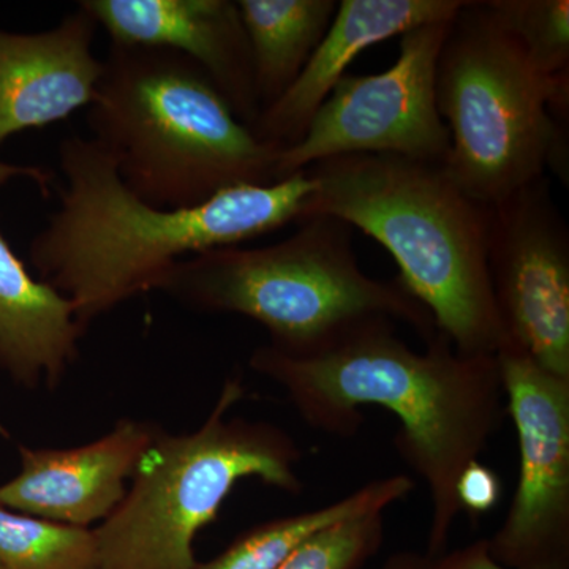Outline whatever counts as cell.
I'll return each mask as SVG.
<instances>
[{
    "mask_svg": "<svg viewBox=\"0 0 569 569\" xmlns=\"http://www.w3.org/2000/svg\"><path fill=\"white\" fill-rule=\"evenodd\" d=\"M395 325L367 321L309 355L261 346L249 366L287 392L307 426L329 436H356L362 408L391 411L400 426L397 455L429 490L426 552L440 553L462 512L460 473L503 426L507 399L497 356L459 353L441 332L419 353L397 337Z\"/></svg>",
    "mask_w": 569,
    "mask_h": 569,
    "instance_id": "obj_1",
    "label": "cell"
},
{
    "mask_svg": "<svg viewBox=\"0 0 569 569\" xmlns=\"http://www.w3.org/2000/svg\"><path fill=\"white\" fill-rule=\"evenodd\" d=\"M59 206L29 244L37 279L93 320L138 296L159 291L164 276L190 257L241 246L301 219L312 176L301 171L268 186H239L189 209L146 203L122 181L92 138L59 144Z\"/></svg>",
    "mask_w": 569,
    "mask_h": 569,
    "instance_id": "obj_2",
    "label": "cell"
},
{
    "mask_svg": "<svg viewBox=\"0 0 569 569\" xmlns=\"http://www.w3.org/2000/svg\"><path fill=\"white\" fill-rule=\"evenodd\" d=\"M305 171L316 190L299 220L335 217L376 239L459 353L497 356L507 346L490 288L488 209L456 186L443 163L356 153Z\"/></svg>",
    "mask_w": 569,
    "mask_h": 569,
    "instance_id": "obj_3",
    "label": "cell"
},
{
    "mask_svg": "<svg viewBox=\"0 0 569 569\" xmlns=\"http://www.w3.org/2000/svg\"><path fill=\"white\" fill-rule=\"evenodd\" d=\"M103 66L91 138L142 201L189 209L231 187L276 182L283 149L258 140L189 58L110 43Z\"/></svg>",
    "mask_w": 569,
    "mask_h": 569,
    "instance_id": "obj_4",
    "label": "cell"
},
{
    "mask_svg": "<svg viewBox=\"0 0 569 569\" xmlns=\"http://www.w3.org/2000/svg\"><path fill=\"white\" fill-rule=\"evenodd\" d=\"M293 234L263 247L228 246L190 254L170 269L159 291L201 313L257 321L269 347L309 355L367 321L406 325L425 343L433 317L399 279L367 276L353 250V228L335 217L299 220Z\"/></svg>",
    "mask_w": 569,
    "mask_h": 569,
    "instance_id": "obj_5",
    "label": "cell"
},
{
    "mask_svg": "<svg viewBox=\"0 0 569 569\" xmlns=\"http://www.w3.org/2000/svg\"><path fill=\"white\" fill-rule=\"evenodd\" d=\"M436 102L451 137L445 171L471 200L496 204L548 170L568 183L569 81L541 77L485 0L449 22Z\"/></svg>",
    "mask_w": 569,
    "mask_h": 569,
    "instance_id": "obj_6",
    "label": "cell"
},
{
    "mask_svg": "<svg viewBox=\"0 0 569 569\" xmlns=\"http://www.w3.org/2000/svg\"><path fill=\"white\" fill-rule=\"evenodd\" d=\"M242 396L241 380L230 378L200 429L168 433L160 427L121 505L93 529L96 569H194V539L239 481L254 478L291 496L302 492V451L290 433L227 418Z\"/></svg>",
    "mask_w": 569,
    "mask_h": 569,
    "instance_id": "obj_7",
    "label": "cell"
},
{
    "mask_svg": "<svg viewBox=\"0 0 569 569\" xmlns=\"http://www.w3.org/2000/svg\"><path fill=\"white\" fill-rule=\"evenodd\" d=\"M451 20L403 33L396 62L381 73L337 82L305 137L280 152L276 182L356 153L445 163L451 137L437 110L436 70Z\"/></svg>",
    "mask_w": 569,
    "mask_h": 569,
    "instance_id": "obj_8",
    "label": "cell"
},
{
    "mask_svg": "<svg viewBox=\"0 0 569 569\" xmlns=\"http://www.w3.org/2000/svg\"><path fill=\"white\" fill-rule=\"evenodd\" d=\"M507 413L519 443V481L488 539L507 569H569V378L541 369L519 348L497 353Z\"/></svg>",
    "mask_w": 569,
    "mask_h": 569,
    "instance_id": "obj_9",
    "label": "cell"
},
{
    "mask_svg": "<svg viewBox=\"0 0 569 569\" xmlns=\"http://www.w3.org/2000/svg\"><path fill=\"white\" fill-rule=\"evenodd\" d=\"M486 209L490 288L507 346L569 378V228L548 176Z\"/></svg>",
    "mask_w": 569,
    "mask_h": 569,
    "instance_id": "obj_10",
    "label": "cell"
},
{
    "mask_svg": "<svg viewBox=\"0 0 569 569\" xmlns=\"http://www.w3.org/2000/svg\"><path fill=\"white\" fill-rule=\"evenodd\" d=\"M123 47L160 48L186 56L208 73L234 114L252 127L260 116L252 52L234 0H81Z\"/></svg>",
    "mask_w": 569,
    "mask_h": 569,
    "instance_id": "obj_11",
    "label": "cell"
},
{
    "mask_svg": "<svg viewBox=\"0 0 569 569\" xmlns=\"http://www.w3.org/2000/svg\"><path fill=\"white\" fill-rule=\"evenodd\" d=\"M160 427L121 419L111 432L77 448L20 447L21 470L0 486L3 507L33 518L91 529L110 518Z\"/></svg>",
    "mask_w": 569,
    "mask_h": 569,
    "instance_id": "obj_12",
    "label": "cell"
},
{
    "mask_svg": "<svg viewBox=\"0 0 569 569\" xmlns=\"http://www.w3.org/2000/svg\"><path fill=\"white\" fill-rule=\"evenodd\" d=\"M97 31L80 2L48 31L0 29V144L24 130L66 121L96 100L104 70L92 50Z\"/></svg>",
    "mask_w": 569,
    "mask_h": 569,
    "instance_id": "obj_13",
    "label": "cell"
},
{
    "mask_svg": "<svg viewBox=\"0 0 569 569\" xmlns=\"http://www.w3.org/2000/svg\"><path fill=\"white\" fill-rule=\"evenodd\" d=\"M13 179L47 194L51 174L0 160V187ZM84 335L69 299L37 279L0 233V372L28 391H52L77 362Z\"/></svg>",
    "mask_w": 569,
    "mask_h": 569,
    "instance_id": "obj_14",
    "label": "cell"
},
{
    "mask_svg": "<svg viewBox=\"0 0 569 569\" xmlns=\"http://www.w3.org/2000/svg\"><path fill=\"white\" fill-rule=\"evenodd\" d=\"M466 0H342L325 39L295 84L250 127L258 140L287 149L305 137L318 108L367 48L455 17Z\"/></svg>",
    "mask_w": 569,
    "mask_h": 569,
    "instance_id": "obj_15",
    "label": "cell"
},
{
    "mask_svg": "<svg viewBox=\"0 0 569 569\" xmlns=\"http://www.w3.org/2000/svg\"><path fill=\"white\" fill-rule=\"evenodd\" d=\"M260 110L283 96L335 20L337 0H238ZM260 111V112H261Z\"/></svg>",
    "mask_w": 569,
    "mask_h": 569,
    "instance_id": "obj_16",
    "label": "cell"
},
{
    "mask_svg": "<svg viewBox=\"0 0 569 569\" xmlns=\"http://www.w3.org/2000/svg\"><path fill=\"white\" fill-rule=\"evenodd\" d=\"M407 475L376 479L317 509L266 520L246 530L223 552L194 569H277L318 531L372 512H385L413 492Z\"/></svg>",
    "mask_w": 569,
    "mask_h": 569,
    "instance_id": "obj_17",
    "label": "cell"
},
{
    "mask_svg": "<svg viewBox=\"0 0 569 569\" xmlns=\"http://www.w3.org/2000/svg\"><path fill=\"white\" fill-rule=\"evenodd\" d=\"M93 529L22 515L0 503V569H96Z\"/></svg>",
    "mask_w": 569,
    "mask_h": 569,
    "instance_id": "obj_18",
    "label": "cell"
},
{
    "mask_svg": "<svg viewBox=\"0 0 569 569\" xmlns=\"http://www.w3.org/2000/svg\"><path fill=\"white\" fill-rule=\"evenodd\" d=\"M541 77L569 81L568 0H485Z\"/></svg>",
    "mask_w": 569,
    "mask_h": 569,
    "instance_id": "obj_19",
    "label": "cell"
},
{
    "mask_svg": "<svg viewBox=\"0 0 569 569\" xmlns=\"http://www.w3.org/2000/svg\"><path fill=\"white\" fill-rule=\"evenodd\" d=\"M385 541V512H372L318 531L277 569H362Z\"/></svg>",
    "mask_w": 569,
    "mask_h": 569,
    "instance_id": "obj_20",
    "label": "cell"
},
{
    "mask_svg": "<svg viewBox=\"0 0 569 569\" xmlns=\"http://www.w3.org/2000/svg\"><path fill=\"white\" fill-rule=\"evenodd\" d=\"M380 569H507L500 567L489 552L488 539L481 538L463 548L440 553L418 550H396Z\"/></svg>",
    "mask_w": 569,
    "mask_h": 569,
    "instance_id": "obj_21",
    "label": "cell"
},
{
    "mask_svg": "<svg viewBox=\"0 0 569 569\" xmlns=\"http://www.w3.org/2000/svg\"><path fill=\"white\" fill-rule=\"evenodd\" d=\"M456 496L462 511L471 516L486 515L500 501V477L492 468L475 460L460 473Z\"/></svg>",
    "mask_w": 569,
    "mask_h": 569,
    "instance_id": "obj_22",
    "label": "cell"
},
{
    "mask_svg": "<svg viewBox=\"0 0 569 569\" xmlns=\"http://www.w3.org/2000/svg\"><path fill=\"white\" fill-rule=\"evenodd\" d=\"M0 436L2 437H9V432H7L6 426L2 425V421H0Z\"/></svg>",
    "mask_w": 569,
    "mask_h": 569,
    "instance_id": "obj_23",
    "label": "cell"
}]
</instances>
